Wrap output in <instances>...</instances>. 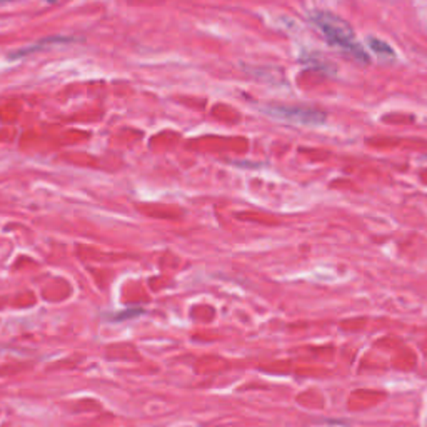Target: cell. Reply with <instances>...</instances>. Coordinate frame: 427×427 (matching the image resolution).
I'll use <instances>...</instances> for the list:
<instances>
[{"label":"cell","instance_id":"6da1fadb","mask_svg":"<svg viewBox=\"0 0 427 427\" xmlns=\"http://www.w3.org/2000/svg\"><path fill=\"white\" fill-rule=\"evenodd\" d=\"M312 22L316 23V27L322 32V35L328 39L329 44L337 46L339 49L348 52L349 55L361 60V62H368L369 55L366 54V50L356 42L352 27H350L345 20L330 14V12H316V14L312 15Z\"/></svg>","mask_w":427,"mask_h":427},{"label":"cell","instance_id":"7a4b0ae2","mask_svg":"<svg viewBox=\"0 0 427 427\" xmlns=\"http://www.w3.org/2000/svg\"><path fill=\"white\" fill-rule=\"evenodd\" d=\"M267 115L277 120H284L289 124L297 126H321L325 122V114L322 111H316L311 107L299 106H267L264 107Z\"/></svg>","mask_w":427,"mask_h":427},{"label":"cell","instance_id":"3957f363","mask_svg":"<svg viewBox=\"0 0 427 427\" xmlns=\"http://www.w3.org/2000/svg\"><path fill=\"white\" fill-rule=\"evenodd\" d=\"M75 37H49V39H42L40 42L34 44V46H29L26 47V49H20L17 52H14V54H10V59L15 60V59H20V57H26V55L29 54H34V52H39V50H44L47 49L49 46H62V44H72L75 42Z\"/></svg>","mask_w":427,"mask_h":427},{"label":"cell","instance_id":"277c9868","mask_svg":"<svg viewBox=\"0 0 427 427\" xmlns=\"http://www.w3.org/2000/svg\"><path fill=\"white\" fill-rule=\"evenodd\" d=\"M368 46L370 47V50L374 52V54H377L379 57H382V59H392L394 57V50L390 49V46L389 44H386V42H382V40H379V39H368Z\"/></svg>","mask_w":427,"mask_h":427},{"label":"cell","instance_id":"5b68a950","mask_svg":"<svg viewBox=\"0 0 427 427\" xmlns=\"http://www.w3.org/2000/svg\"><path fill=\"white\" fill-rule=\"evenodd\" d=\"M6 2H12V0H0V3H6Z\"/></svg>","mask_w":427,"mask_h":427},{"label":"cell","instance_id":"8992f818","mask_svg":"<svg viewBox=\"0 0 427 427\" xmlns=\"http://www.w3.org/2000/svg\"><path fill=\"white\" fill-rule=\"evenodd\" d=\"M47 2H55V0H47Z\"/></svg>","mask_w":427,"mask_h":427}]
</instances>
